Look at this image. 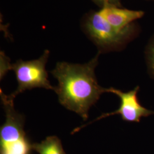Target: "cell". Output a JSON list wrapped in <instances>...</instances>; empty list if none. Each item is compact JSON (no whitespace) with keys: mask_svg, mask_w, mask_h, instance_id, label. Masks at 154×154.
<instances>
[{"mask_svg":"<svg viewBox=\"0 0 154 154\" xmlns=\"http://www.w3.org/2000/svg\"><path fill=\"white\" fill-rule=\"evenodd\" d=\"M148 1H154V0H148Z\"/></svg>","mask_w":154,"mask_h":154,"instance_id":"cell-11","label":"cell"},{"mask_svg":"<svg viewBox=\"0 0 154 154\" xmlns=\"http://www.w3.org/2000/svg\"><path fill=\"white\" fill-rule=\"evenodd\" d=\"M1 78L3 77L6 72L11 69V64L9 58L3 51H1Z\"/></svg>","mask_w":154,"mask_h":154,"instance_id":"cell-9","label":"cell"},{"mask_svg":"<svg viewBox=\"0 0 154 154\" xmlns=\"http://www.w3.org/2000/svg\"><path fill=\"white\" fill-rule=\"evenodd\" d=\"M83 28L100 53L121 50L141 32V28L136 22L122 30L116 29L105 20L99 11L88 14L84 20Z\"/></svg>","mask_w":154,"mask_h":154,"instance_id":"cell-2","label":"cell"},{"mask_svg":"<svg viewBox=\"0 0 154 154\" xmlns=\"http://www.w3.org/2000/svg\"><path fill=\"white\" fill-rule=\"evenodd\" d=\"M1 98L5 111L6 121L0 128L1 154H29L30 146L24 130V116L14 107V98L1 89Z\"/></svg>","mask_w":154,"mask_h":154,"instance_id":"cell-3","label":"cell"},{"mask_svg":"<svg viewBox=\"0 0 154 154\" xmlns=\"http://www.w3.org/2000/svg\"><path fill=\"white\" fill-rule=\"evenodd\" d=\"M39 154H66L60 139L55 136L47 137L40 143L32 146Z\"/></svg>","mask_w":154,"mask_h":154,"instance_id":"cell-7","label":"cell"},{"mask_svg":"<svg viewBox=\"0 0 154 154\" xmlns=\"http://www.w3.org/2000/svg\"><path fill=\"white\" fill-rule=\"evenodd\" d=\"M99 11L105 20L118 30L126 28L145 14L142 11H133L111 5L104 6Z\"/></svg>","mask_w":154,"mask_h":154,"instance_id":"cell-6","label":"cell"},{"mask_svg":"<svg viewBox=\"0 0 154 154\" xmlns=\"http://www.w3.org/2000/svg\"><path fill=\"white\" fill-rule=\"evenodd\" d=\"M145 55L149 71L154 75V35L150 38L147 45Z\"/></svg>","mask_w":154,"mask_h":154,"instance_id":"cell-8","label":"cell"},{"mask_svg":"<svg viewBox=\"0 0 154 154\" xmlns=\"http://www.w3.org/2000/svg\"><path fill=\"white\" fill-rule=\"evenodd\" d=\"M50 55L49 50H45L39 58L30 61L19 60L11 64V69L14 72L18 86L16 90L11 94L15 98L17 95L34 88H44L55 90L48 79L46 65Z\"/></svg>","mask_w":154,"mask_h":154,"instance_id":"cell-4","label":"cell"},{"mask_svg":"<svg viewBox=\"0 0 154 154\" xmlns=\"http://www.w3.org/2000/svg\"><path fill=\"white\" fill-rule=\"evenodd\" d=\"M139 90V86L128 92H123L121 90L113 88H107L106 93L114 94L119 97L121 103L118 109L112 112L103 114L97 118L95 120L88 123V124L77 127L74 130L72 133L79 131L81 129L94 122L100 120L109 116L119 114L121 116L122 119L125 121L139 122L142 118L154 114V111L146 109L139 103L137 96Z\"/></svg>","mask_w":154,"mask_h":154,"instance_id":"cell-5","label":"cell"},{"mask_svg":"<svg viewBox=\"0 0 154 154\" xmlns=\"http://www.w3.org/2000/svg\"><path fill=\"white\" fill-rule=\"evenodd\" d=\"M100 8L107 5L122 7L121 0H92Z\"/></svg>","mask_w":154,"mask_h":154,"instance_id":"cell-10","label":"cell"},{"mask_svg":"<svg viewBox=\"0 0 154 154\" xmlns=\"http://www.w3.org/2000/svg\"><path fill=\"white\" fill-rule=\"evenodd\" d=\"M100 53L83 64L59 62L51 71L58 81L55 87L59 102L67 110L74 111L86 121L90 107L106 93V88L99 86L95 74Z\"/></svg>","mask_w":154,"mask_h":154,"instance_id":"cell-1","label":"cell"}]
</instances>
